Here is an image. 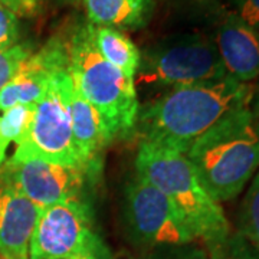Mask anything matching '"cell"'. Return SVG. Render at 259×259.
<instances>
[{"label": "cell", "mask_w": 259, "mask_h": 259, "mask_svg": "<svg viewBox=\"0 0 259 259\" xmlns=\"http://www.w3.org/2000/svg\"><path fill=\"white\" fill-rule=\"evenodd\" d=\"M252 83L226 75L221 79L170 88L140 108L136 128L141 141L186 153L226 114L250 105Z\"/></svg>", "instance_id": "obj_1"}, {"label": "cell", "mask_w": 259, "mask_h": 259, "mask_svg": "<svg viewBox=\"0 0 259 259\" xmlns=\"http://www.w3.org/2000/svg\"><path fill=\"white\" fill-rule=\"evenodd\" d=\"M185 154L216 202L232 200L259 170V114L249 105L233 110Z\"/></svg>", "instance_id": "obj_2"}, {"label": "cell", "mask_w": 259, "mask_h": 259, "mask_svg": "<svg viewBox=\"0 0 259 259\" xmlns=\"http://www.w3.org/2000/svg\"><path fill=\"white\" fill-rule=\"evenodd\" d=\"M136 171L175 204L194 241L214 249L229 239L231 228L222 206L204 189L185 153L140 141Z\"/></svg>", "instance_id": "obj_3"}, {"label": "cell", "mask_w": 259, "mask_h": 259, "mask_svg": "<svg viewBox=\"0 0 259 259\" xmlns=\"http://www.w3.org/2000/svg\"><path fill=\"white\" fill-rule=\"evenodd\" d=\"M66 47L75 87L100 114L108 143L127 137L139 118L136 81L102 58L95 45V26L90 22L71 32Z\"/></svg>", "instance_id": "obj_4"}, {"label": "cell", "mask_w": 259, "mask_h": 259, "mask_svg": "<svg viewBox=\"0 0 259 259\" xmlns=\"http://www.w3.org/2000/svg\"><path fill=\"white\" fill-rule=\"evenodd\" d=\"M137 82L186 87L226 76L212 36L185 32L158 39L141 55Z\"/></svg>", "instance_id": "obj_5"}, {"label": "cell", "mask_w": 259, "mask_h": 259, "mask_svg": "<svg viewBox=\"0 0 259 259\" xmlns=\"http://www.w3.org/2000/svg\"><path fill=\"white\" fill-rule=\"evenodd\" d=\"M105 256L94 231L91 207L79 197L40 209L29 243V259Z\"/></svg>", "instance_id": "obj_6"}, {"label": "cell", "mask_w": 259, "mask_h": 259, "mask_svg": "<svg viewBox=\"0 0 259 259\" xmlns=\"http://www.w3.org/2000/svg\"><path fill=\"white\" fill-rule=\"evenodd\" d=\"M68 66L69 64L56 71L51 78L45 95L33 105L32 120L25 137L6 161L42 160L62 166L87 167L75 144L71 121L58 85V75Z\"/></svg>", "instance_id": "obj_7"}, {"label": "cell", "mask_w": 259, "mask_h": 259, "mask_svg": "<svg viewBox=\"0 0 259 259\" xmlns=\"http://www.w3.org/2000/svg\"><path fill=\"white\" fill-rule=\"evenodd\" d=\"M125 219L131 235L146 245L180 246L194 241L175 204L137 173L125 187Z\"/></svg>", "instance_id": "obj_8"}, {"label": "cell", "mask_w": 259, "mask_h": 259, "mask_svg": "<svg viewBox=\"0 0 259 259\" xmlns=\"http://www.w3.org/2000/svg\"><path fill=\"white\" fill-rule=\"evenodd\" d=\"M0 171L40 209L79 197L87 177L95 173L87 167L62 166L42 160L6 161Z\"/></svg>", "instance_id": "obj_9"}, {"label": "cell", "mask_w": 259, "mask_h": 259, "mask_svg": "<svg viewBox=\"0 0 259 259\" xmlns=\"http://www.w3.org/2000/svg\"><path fill=\"white\" fill-rule=\"evenodd\" d=\"M69 64L66 39H49L20 66L10 82L0 91V112L18 105H35L47 93L56 71Z\"/></svg>", "instance_id": "obj_10"}, {"label": "cell", "mask_w": 259, "mask_h": 259, "mask_svg": "<svg viewBox=\"0 0 259 259\" xmlns=\"http://www.w3.org/2000/svg\"><path fill=\"white\" fill-rule=\"evenodd\" d=\"M212 37L226 75L245 83L258 78L259 30L243 22L235 12H228Z\"/></svg>", "instance_id": "obj_11"}, {"label": "cell", "mask_w": 259, "mask_h": 259, "mask_svg": "<svg viewBox=\"0 0 259 259\" xmlns=\"http://www.w3.org/2000/svg\"><path fill=\"white\" fill-rule=\"evenodd\" d=\"M40 207L19 192L0 171V256L29 259V243Z\"/></svg>", "instance_id": "obj_12"}, {"label": "cell", "mask_w": 259, "mask_h": 259, "mask_svg": "<svg viewBox=\"0 0 259 259\" xmlns=\"http://www.w3.org/2000/svg\"><path fill=\"white\" fill-rule=\"evenodd\" d=\"M58 85L81 160L88 168L97 170L102 148L108 144L101 117L75 87L69 66L58 75Z\"/></svg>", "instance_id": "obj_13"}, {"label": "cell", "mask_w": 259, "mask_h": 259, "mask_svg": "<svg viewBox=\"0 0 259 259\" xmlns=\"http://www.w3.org/2000/svg\"><path fill=\"white\" fill-rule=\"evenodd\" d=\"M88 22L97 28L139 29L154 13V0H82Z\"/></svg>", "instance_id": "obj_14"}, {"label": "cell", "mask_w": 259, "mask_h": 259, "mask_svg": "<svg viewBox=\"0 0 259 259\" xmlns=\"http://www.w3.org/2000/svg\"><path fill=\"white\" fill-rule=\"evenodd\" d=\"M95 45L101 56L127 78L134 79L140 68L139 48L121 30L95 26Z\"/></svg>", "instance_id": "obj_15"}, {"label": "cell", "mask_w": 259, "mask_h": 259, "mask_svg": "<svg viewBox=\"0 0 259 259\" xmlns=\"http://www.w3.org/2000/svg\"><path fill=\"white\" fill-rule=\"evenodd\" d=\"M33 105H18L0 112V170L6 163V154L12 144L22 141L29 128Z\"/></svg>", "instance_id": "obj_16"}, {"label": "cell", "mask_w": 259, "mask_h": 259, "mask_svg": "<svg viewBox=\"0 0 259 259\" xmlns=\"http://www.w3.org/2000/svg\"><path fill=\"white\" fill-rule=\"evenodd\" d=\"M238 225L242 238L248 239L259 252V170L252 177L249 189L242 200Z\"/></svg>", "instance_id": "obj_17"}, {"label": "cell", "mask_w": 259, "mask_h": 259, "mask_svg": "<svg viewBox=\"0 0 259 259\" xmlns=\"http://www.w3.org/2000/svg\"><path fill=\"white\" fill-rule=\"evenodd\" d=\"M32 54L33 51L29 44H16L8 49H0V91L10 82Z\"/></svg>", "instance_id": "obj_18"}, {"label": "cell", "mask_w": 259, "mask_h": 259, "mask_svg": "<svg viewBox=\"0 0 259 259\" xmlns=\"http://www.w3.org/2000/svg\"><path fill=\"white\" fill-rule=\"evenodd\" d=\"M19 18L0 3V49H8L19 44Z\"/></svg>", "instance_id": "obj_19"}, {"label": "cell", "mask_w": 259, "mask_h": 259, "mask_svg": "<svg viewBox=\"0 0 259 259\" xmlns=\"http://www.w3.org/2000/svg\"><path fill=\"white\" fill-rule=\"evenodd\" d=\"M210 259H255L246 249L242 236H229V239L221 246L210 249Z\"/></svg>", "instance_id": "obj_20"}, {"label": "cell", "mask_w": 259, "mask_h": 259, "mask_svg": "<svg viewBox=\"0 0 259 259\" xmlns=\"http://www.w3.org/2000/svg\"><path fill=\"white\" fill-rule=\"evenodd\" d=\"M235 13L249 26L259 30V0H232Z\"/></svg>", "instance_id": "obj_21"}, {"label": "cell", "mask_w": 259, "mask_h": 259, "mask_svg": "<svg viewBox=\"0 0 259 259\" xmlns=\"http://www.w3.org/2000/svg\"><path fill=\"white\" fill-rule=\"evenodd\" d=\"M16 16H35L42 9L44 0H0Z\"/></svg>", "instance_id": "obj_22"}, {"label": "cell", "mask_w": 259, "mask_h": 259, "mask_svg": "<svg viewBox=\"0 0 259 259\" xmlns=\"http://www.w3.org/2000/svg\"><path fill=\"white\" fill-rule=\"evenodd\" d=\"M180 259H210V256H207L203 250H190Z\"/></svg>", "instance_id": "obj_23"}, {"label": "cell", "mask_w": 259, "mask_h": 259, "mask_svg": "<svg viewBox=\"0 0 259 259\" xmlns=\"http://www.w3.org/2000/svg\"><path fill=\"white\" fill-rule=\"evenodd\" d=\"M253 111L259 114V94H258V98H256V101H255V105H253V108H252Z\"/></svg>", "instance_id": "obj_24"}, {"label": "cell", "mask_w": 259, "mask_h": 259, "mask_svg": "<svg viewBox=\"0 0 259 259\" xmlns=\"http://www.w3.org/2000/svg\"><path fill=\"white\" fill-rule=\"evenodd\" d=\"M68 259H95L93 256H85V255H79V256H72V258H68Z\"/></svg>", "instance_id": "obj_25"}, {"label": "cell", "mask_w": 259, "mask_h": 259, "mask_svg": "<svg viewBox=\"0 0 259 259\" xmlns=\"http://www.w3.org/2000/svg\"><path fill=\"white\" fill-rule=\"evenodd\" d=\"M59 2H64V3H72V5H75V3L82 2V0H59Z\"/></svg>", "instance_id": "obj_26"}, {"label": "cell", "mask_w": 259, "mask_h": 259, "mask_svg": "<svg viewBox=\"0 0 259 259\" xmlns=\"http://www.w3.org/2000/svg\"><path fill=\"white\" fill-rule=\"evenodd\" d=\"M0 259H3V258H2V256H0Z\"/></svg>", "instance_id": "obj_27"}]
</instances>
